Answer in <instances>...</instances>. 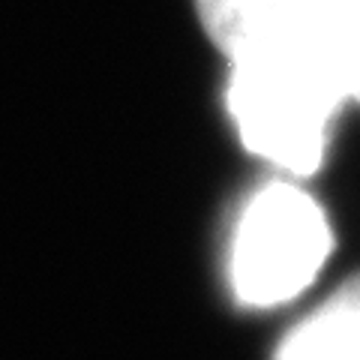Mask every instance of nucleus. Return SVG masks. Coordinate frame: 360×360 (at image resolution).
<instances>
[{
  "mask_svg": "<svg viewBox=\"0 0 360 360\" xmlns=\"http://www.w3.org/2000/svg\"><path fill=\"white\" fill-rule=\"evenodd\" d=\"M330 72L300 63H231L229 108L243 144L291 174H312L345 103Z\"/></svg>",
  "mask_w": 360,
  "mask_h": 360,
  "instance_id": "obj_1",
  "label": "nucleus"
},
{
  "mask_svg": "<svg viewBox=\"0 0 360 360\" xmlns=\"http://www.w3.org/2000/svg\"><path fill=\"white\" fill-rule=\"evenodd\" d=\"M330 252V225L315 198L270 184L246 205L231 240V288L250 307H276L307 288Z\"/></svg>",
  "mask_w": 360,
  "mask_h": 360,
  "instance_id": "obj_2",
  "label": "nucleus"
},
{
  "mask_svg": "<svg viewBox=\"0 0 360 360\" xmlns=\"http://www.w3.org/2000/svg\"><path fill=\"white\" fill-rule=\"evenodd\" d=\"M195 6L229 63H300L345 87L340 0H195Z\"/></svg>",
  "mask_w": 360,
  "mask_h": 360,
  "instance_id": "obj_3",
  "label": "nucleus"
},
{
  "mask_svg": "<svg viewBox=\"0 0 360 360\" xmlns=\"http://www.w3.org/2000/svg\"><path fill=\"white\" fill-rule=\"evenodd\" d=\"M276 360H360V276L291 330Z\"/></svg>",
  "mask_w": 360,
  "mask_h": 360,
  "instance_id": "obj_4",
  "label": "nucleus"
},
{
  "mask_svg": "<svg viewBox=\"0 0 360 360\" xmlns=\"http://www.w3.org/2000/svg\"><path fill=\"white\" fill-rule=\"evenodd\" d=\"M340 42L348 99L360 103V0H340Z\"/></svg>",
  "mask_w": 360,
  "mask_h": 360,
  "instance_id": "obj_5",
  "label": "nucleus"
}]
</instances>
